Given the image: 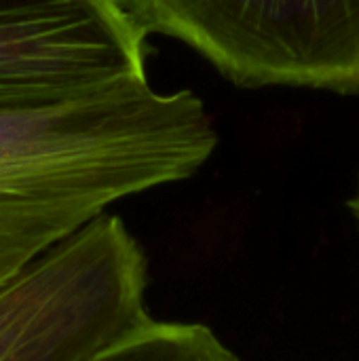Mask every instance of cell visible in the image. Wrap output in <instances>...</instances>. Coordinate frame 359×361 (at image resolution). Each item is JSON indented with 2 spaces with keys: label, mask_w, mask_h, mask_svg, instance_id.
Masks as SVG:
<instances>
[{
  "label": "cell",
  "mask_w": 359,
  "mask_h": 361,
  "mask_svg": "<svg viewBox=\"0 0 359 361\" xmlns=\"http://www.w3.org/2000/svg\"><path fill=\"white\" fill-rule=\"evenodd\" d=\"M216 146L205 102L148 78L0 106V290L118 201L193 178Z\"/></svg>",
  "instance_id": "obj_1"
},
{
  "label": "cell",
  "mask_w": 359,
  "mask_h": 361,
  "mask_svg": "<svg viewBox=\"0 0 359 361\" xmlns=\"http://www.w3.org/2000/svg\"><path fill=\"white\" fill-rule=\"evenodd\" d=\"M237 87L359 93V0H125Z\"/></svg>",
  "instance_id": "obj_2"
},
{
  "label": "cell",
  "mask_w": 359,
  "mask_h": 361,
  "mask_svg": "<svg viewBox=\"0 0 359 361\" xmlns=\"http://www.w3.org/2000/svg\"><path fill=\"white\" fill-rule=\"evenodd\" d=\"M148 262L104 214L0 290V361H87L146 326Z\"/></svg>",
  "instance_id": "obj_3"
},
{
  "label": "cell",
  "mask_w": 359,
  "mask_h": 361,
  "mask_svg": "<svg viewBox=\"0 0 359 361\" xmlns=\"http://www.w3.org/2000/svg\"><path fill=\"white\" fill-rule=\"evenodd\" d=\"M146 36L125 0H0V106L146 80Z\"/></svg>",
  "instance_id": "obj_4"
},
{
  "label": "cell",
  "mask_w": 359,
  "mask_h": 361,
  "mask_svg": "<svg viewBox=\"0 0 359 361\" xmlns=\"http://www.w3.org/2000/svg\"><path fill=\"white\" fill-rule=\"evenodd\" d=\"M87 361H241L207 326L154 322Z\"/></svg>",
  "instance_id": "obj_5"
},
{
  "label": "cell",
  "mask_w": 359,
  "mask_h": 361,
  "mask_svg": "<svg viewBox=\"0 0 359 361\" xmlns=\"http://www.w3.org/2000/svg\"><path fill=\"white\" fill-rule=\"evenodd\" d=\"M349 207H351V212H353V216L358 218L359 222V186H358V192H355V197L349 201Z\"/></svg>",
  "instance_id": "obj_6"
}]
</instances>
